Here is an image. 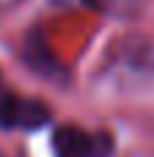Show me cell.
Listing matches in <instances>:
<instances>
[{
    "instance_id": "cell-1",
    "label": "cell",
    "mask_w": 154,
    "mask_h": 157,
    "mask_svg": "<svg viewBox=\"0 0 154 157\" xmlns=\"http://www.w3.org/2000/svg\"><path fill=\"white\" fill-rule=\"evenodd\" d=\"M55 157H107L113 138L107 132H91L80 127H61L52 135Z\"/></svg>"
},
{
    "instance_id": "cell-2",
    "label": "cell",
    "mask_w": 154,
    "mask_h": 157,
    "mask_svg": "<svg viewBox=\"0 0 154 157\" xmlns=\"http://www.w3.org/2000/svg\"><path fill=\"white\" fill-rule=\"evenodd\" d=\"M50 119L47 105L28 99V97H14L6 94L0 99V127L8 130H36Z\"/></svg>"
},
{
    "instance_id": "cell-3",
    "label": "cell",
    "mask_w": 154,
    "mask_h": 157,
    "mask_svg": "<svg viewBox=\"0 0 154 157\" xmlns=\"http://www.w3.org/2000/svg\"><path fill=\"white\" fill-rule=\"evenodd\" d=\"M3 97H6V94H3V88H0V99H3Z\"/></svg>"
}]
</instances>
